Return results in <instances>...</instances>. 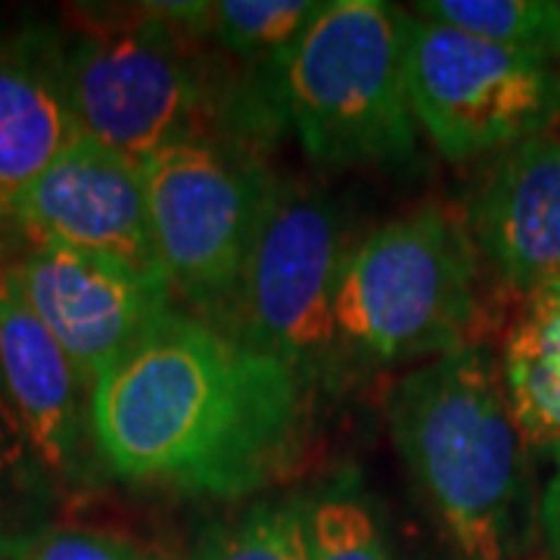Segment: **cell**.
Returning a JSON list of instances; mask_svg holds the SVG:
<instances>
[{"label": "cell", "mask_w": 560, "mask_h": 560, "mask_svg": "<svg viewBox=\"0 0 560 560\" xmlns=\"http://www.w3.org/2000/svg\"><path fill=\"white\" fill-rule=\"evenodd\" d=\"M308 433V383L168 308L91 386V436L119 480L243 499L283 477Z\"/></svg>", "instance_id": "cell-1"}, {"label": "cell", "mask_w": 560, "mask_h": 560, "mask_svg": "<svg viewBox=\"0 0 560 560\" xmlns=\"http://www.w3.org/2000/svg\"><path fill=\"white\" fill-rule=\"evenodd\" d=\"M206 3H147L66 44L81 135L143 162L168 147L221 138L259 147L283 116L278 84L237 75L202 32Z\"/></svg>", "instance_id": "cell-2"}, {"label": "cell", "mask_w": 560, "mask_h": 560, "mask_svg": "<svg viewBox=\"0 0 560 560\" xmlns=\"http://www.w3.org/2000/svg\"><path fill=\"white\" fill-rule=\"evenodd\" d=\"M389 430L458 560H517L536 523L526 440L499 364L480 346L411 368L389 396Z\"/></svg>", "instance_id": "cell-3"}, {"label": "cell", "mask_w": 560, "mask_h": 560, "mask_svg": "<svg viewBox=\"0 0 560 560\" xmlns=\"http://www.w3.org/2000/svg\"><path fill=\"white\" fill-rule=\"evenodd\" d=\"M415 16L383 0H330L283 69V116L324 168L405 165L420 128L408 97Z\"/></svg>", "instance_id": "cell-4"}, {"label": "cell", "mask_w": 560, "mask_h": 560, "mask_svg": "<svg viewBox=\"0 0 560 560\" xmlns=\"http://www.w3.org/2000/svg\"><path fill=\"white\" fill-rule=\"evenodd\" d=\"M477 318V246L467 221L427 202L352 243L334 327L342 371L430 361L467 346Z\"/></svg>", "instance_id": "cell-5"}, {"label": "cell", "mask_w": 560, "mask_h": 560, "mask_svg": "<svg viewBox=\"0 0 560 560\" xmlns=\"http://www.w3.org/2000/svg\"><path fill=\"white\" fill-rule=\"evenodd\" d=\"M143 175L168 290L224 330L280 180L259 150L221 138L168 147Z\"/></svg>", "instance_id": "cell-6"}, {"label": "cell", "mask_w": 560, "mask_h": 560, "mask_svg": "<svg viewBox=\"0 0 560 560\" xmlns=\"http://www.w3.org/2000/svg\"><path fill=\"white\" fill-rule=\"evenodd\" d=\"M349 249L337 202L280 184L224 334L283 361L308 386L342 381L334 302Z\"/></svg>", "instance_id": "cell-7"}, {"label": "cell", "mask_w": 560, "mask_h": 560, "mask_svg": "<svg viewBox=\"0 0 560 560\" xmlns=\"http://www.w3.org/2000/svg\"><path fill=\"white\" fill-rule=\"evenodd\" d=\"M408 97L418 128L452 162L504 153L560 119V69L415 16Z\"/></svg>", "instance_id": "cell-8"}, {"label": "cell", "mask_w": 560, "mask_h": 560, "mask_svg": "<svg viewBox=\"0 0 560 560\" xmlns=\"http://www.w3.org/2000/svg\"><path fill=\"white\" fill-rule=\"evenodd\" d=\"M7 212L35 243L94 253L165 280L143 165L91 135L62 150Z\"/></svg>", "instance_id": "cell-9"}, {"label": "cell", "mask_w": 560, "mask_h": 560, "mask_svg": "<svg viewBox=\"0 0 560 560\" xmlns=\"http://www.w3.org/2000/svg\"><path fill=\"white\" fill-rule=\"evenodd\" d=\"M13 271L25 302L66 349L88 393L150 324L175 308L165 280L57 243H35Z\"/></svg>", "instance_id": "cell-10"}, {"label": "cell", "mask_w": 560, "mask_h": 560, "mask_svg": "<svg viewBox=\"0 0 560 560\" xmlns=\"http://www.w3.org/2000/svg\"><path fill=\"white\" fill-rule=\"evenodd\" d=\"M482 259L526 296L560 280V135L499 153L467 202Z\"/></svg>", "instance_id": "cell-11"}, {"label": "cell", "mask_w": 560, "mask_h": 560, "mask_svg": "<svg viewBox=\"0 0 560 560\" xmlns=\"http://www.w3.org/2000/svg\"><path fill=\"white\" fill-rule=\"evenodd\" d=\"M0 386L28 445L50 470L79 480L88 464L91 393L57 337L20 290L13 265L0 268Z\"/></svg>", "instance_id": "cell-12"}, {"label": "cell", "mask_w": 560, "mask_h": 560, "mask_svg": "<svg viewBox=\"0 0 560 560\" xmlns=\"http://www.w3.org/2000/svg\"><path fill=\"white\" fill-rule=\"evenodd\" d=\"M79 138L66 40L47 32L0 38V209Z\"/></svg>", "instance_id": "cell-13"}, {"label": "cell", "mask_w": 560, "mask_h": 560, "mask_svg": "<svg viewBox=\"0 0 560 560\" xmlns=\"http://www.w3.org/2000/svg\"><path fill=\"white\" fill-rule=\"evenodd\" d=\"M499 377L523 440L560 445V280L526 296L504 337Z\"/></svg>", "instance_id": "cell-14"}, {"label": "cell", "mask_w": 560, "mask_h": 560, "mask_svg": "<svg viewBox=\"0 0 560 560\" xmlns=\"http://www.w3.org/2000/svg\"><path fill=\"white\" fill-rule=\"evenodd\" d=\"M315 0H221L206 3V38L246 72L283 88V69L320 13Z\"/></svg>", "instance_id": "cell-15"}, {"label": "cell", "mask_w": 560, "mask_h": 560, "mask_svg": "<svg viewBox=\"0 0 560 560\" xmlns=\"http://www.w3.org/2000/svg\"><path fill=\"white\" fill-rule=\"evenodd\" d=\"M415 16L536 60H560V0H423Z\"/></svg>", "instance_id": "cell-16"}, {"label": "cell", "mask_w": 560, "mask_h": 560, "mask_svg": "<svg viewBox=\"0 0 560 560\" xmlns=\"http://www.w3.org/2000/svg\"><path fill=\"white\" fill-rule=\"evenodd\" d=\"M308 560H396L381 517L352 482H330L302 499Z\"/></svg>", "instance_id": "cell-17"}, {"label": "cell", "mask_w": 560, "mask_h": 560, "mask_svg": "<svg viewBox=\"0 0 560 560\" xmlns=\"http://www.w3.org/2000/svg\"><path fill=\"white\" fill-rule=\"evenodd\" d=\"M197 560H308L302 499L259 501L228 521L209 523Z\"/></svg>", "instance_id": "cell-18"}, {"label": "cell", "mask_w": 560, "mask_h": 560, "mask_svg": "<svg viewBox=\"0 0 560 560\" xmlns=\"http://www.w3.org/2000/svg\"><path fill=\"white\" fill-rule=\"evenodd\" d=\"M32 560H147L138 545L94 529H54L38 541Z\"/></svg>", "instance_id": "cell-19"}, {"label": "cell", "mask_w": 560, "mask_h": 560, "mask_svg": "<svg viewBox=\"0 0 560 560\" xmlns=\"http://www.w3.org/2000/svg\"><path fill=\"white\" fill-rule=\"evenodd\" d=\"M551 455H555V470H551V480L545 482L539 495L536 529H539L545 558L560 560V445L551 448Z\"/></svg>", "instance_id": "cell-20"}, {"label": "cell", "mask_w": 560, "mask_h": 560, "mask_svg": "<svg viewBox=\"0 0 560 560\" xmlns=\"http://www.w3.org/2000/svg\"><path fill=\"white\" fill-rule=\"evenodd\" d=\"M28 448H32L28 436H25L20 418H16L13 405H10L3 386H0V477L20 470Z\"/></svg>", "instance_id": "cell-21"}]
</instances>
